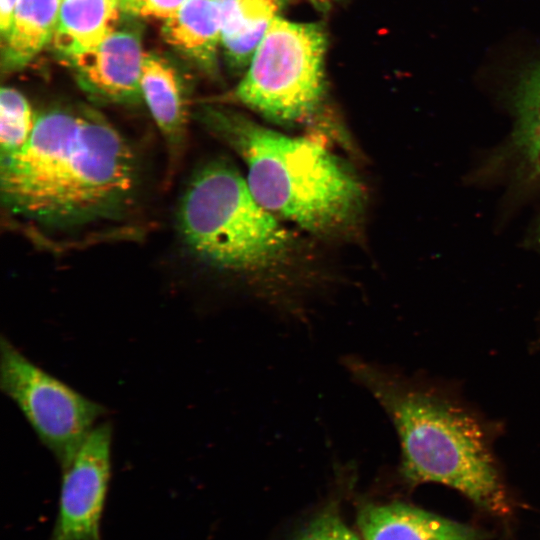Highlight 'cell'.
Listing matches in <instances>:
<instances>
[{
	"label": "cell",
	"instance_id": "6da1fadb",
	"mask_svg": "<svg viewBox=\"0 0 540 540\" xmlns=\"http://www.w3.org/2000/svg\"><path fill=\"white\" fill-rule=\"evenodd\" d=\"M140 186L132 146L103 115L86 107L37 113L28 142L0 159L4 210L39 236L119 221L136 205Z\"/></svg>",
	"mask_w": 540,
	"mask_h": 540
},
{
	"label": "cell",
	"instance_id": "7a4b0ae2",
	"mask_svg": "<svg viewBox=\"0 0 540 540\" xmlns=\"http://www.w3.org/2000/svg\"><path fill=\"white\" fill-rule=\"evenodd\" d=\"M343 364L390 417L409 483L443 484L487 512H510L488 434L476 416L433 387L376 362L349 355Z\"/></svg>",
	"mask_w": 540,
	"mask_h": 540
},
{
	"label": "cell",
	"instance_id": "3957f363",
	"mask_svg": "<svg viewBox=\"0 0 540 540\" xmlns=\"http://www.w3.org/2000/svg\"><path fill=\"white\" fill-rule=\"evenodd\" d=\"M197 120L240 157L252 194L280 220L323 237L343 235L359 223L364 188L323 144L224 108L204 107Z\"/></svg>",
	"mask_w": 540,
	"mask_h": 540
},
{
	"label": "cell",
	"instance_id": "277c9868",
	"mask_svg": "<svg viewBox=\"0 0 540 540\" xmlns=\"http://www.w3.org/2000/svg\"><path fill=\"white\" fill-rule=\"evenodd\" d=\"M186 248L216 269L256 279L281 278L295 259L296 242L282 220L254 197L232 164L213 160L197 169L177 208Z\"/></svg>",
	"mask_w": 540,
	"mask_h": 540
},
{
	"label": "cell",
	"instance_id": "5b68a950",
	"mask_svg": "<svg viewBox=\"0 0 540 540\" xmlns=\"http://www.w3.org/2000/svg\"><path fill=\"white\" fill-rule=\"evenodd\" d=\"M326 44L319 25L275 17L235 97L279 125L313 120L324 98Z\"/></svg>",
	"mask_w": 540,
	"mask_h": 540
},
{
	"label": "cell",
	"instance_id": "8992f818",
	"mask_svg": "<svg viewBox=\"0 0 540 540\" xmlns=\"http://www.w3.org/2000/svg\"><path fill=\"white\" fill-rule=\"evenodd\" d=\"M0 388L60 468L106 412L102 405L32 362L5 336L0 341Z\"/></svg>",
	"mask_w": 540,
	"mask_h": 540
},
{
	"label": "cell",
	"instance_id": "52a82bcc",
	"mask_svg": "<svg viewBox=\"0 0 540 540\" xmlns=\"http://www.w3.org/2000/svg\"><path fill=\"white\" fill-rule=\"evenodd\" d=\"M112 471V427L98 423L61 467L50 540H102L101 522Z\"/></svg>",
	"mask_w": 540,
	"mask_h": 540
},
{
	"label": "cell",
	"instance_id": "ba28073f",
	"mask_svg": "<svg viewBox=\"0 0 540 540\" xmlns=\"http://www.w3.org/2000/svg\"><path fill=\"white\" fill-rule=\"evenodd\" d=\"M137 32L115 31L99 46L68 60L77 80L90 96L115 104H138L145 58Z\"/></svg>",
	"mask_w": 540,
	"mask_h": 540
},
{
	"label": "cell",
	"instance_id": "9c48e42d",
	"mask_svg": "<svg viewBox=\"0 0 540 540\" xmlns=\"http://www.w3.org/2000/svg\"><path fill=\"white\" fill-rule=\"evenodd\" d=\"M357 523L365 540H478L465 524L408 504L368 503L360 507Z\"/></svg>",
	"mask_w": 540,
	"mask_h": 540
},
{
	"label": "cell",
	"instance_id": "30bf717a",
	"mask_svg": "<svg viewBox=\"0 0 540 540\" xmlns=\"http://www.w3.org/2000/svg\"><path fill=\"white\" fill-rule=\"evenodd\" d=\"M141 95L171 151L184 143L190 109L187 92L176 70L164 59L145 55L141 72Z\"/></svg>",
	"mask_w": 540,
	"mask_h": 540
},
{
	"label": "cell",
	"instance_id": "8fae6325",
	"mask_svg": "<svg viewBox=\"0 0 540 540\" xmlns=\"http://www.w3.org/2000/svg\"><path fill=\"white\" fill-rule=\"evenodd\" d=\"M121 11V0H61L54 48L68 59L96 48L116 31Z\"/></svg>",
	"mask_w": 540,
	"mask_h": 540
},
{
	"label": "cell",
	"instance_id": "7c38bea8",
	"mask_svg": "<svg viewBox=\"0 0 540 540\" xmlns=\"http://www.w3.org/2000/svg\"><path fill=\"white\" fill-rule=\"evenodd\" d=\"M509 148L526 179L540 182V59L518 75L510 93Z\"/></svg>",
	"mask_w": 540,
	"mask_h": 540
},
{
	"label": "cell",
	"instance_id": "4fadbf2b",
	"mask_svg": "<svg viewBox=\"0 0 540 540\" xmlns=\"http://www.w3.org/2000/svg\"><path fill=\"white\" fill-rule=\"evenodd\" d=\"M164 40L208 72L216 67L221 21L216 0H187L162 27Z\"/></svg>",
	"mask_w": 540,
	"mask_h": 540
},
{
	"label": "cell",
	"instance_id": "5bb4252c",
	"mask_svg": "<svg viewBox=\"0 0 540 540\" xmlns=\"http://www.w3.org/2000/svg\"><path fill=\"white\" fill-rule=\"evenodd\" d=\"M221 44L232 69L250 64L279 9L277 0H216Z\"/></svg>",
	"mask_w": 540,
	"mask_h": 540
},
{
	"label": "cell",
	"instance_id": "9a60e30c",
	"mask_svg": "<svg viewBox=\"0 0 540 540\" xmlns=\"http://www.w3.org/2000/svg\"><path fill=\"white\" fill-rule=\"evenodd\" d=\"M61 0H20L3 36L8 69L26 65L52 40Z\"/></svg>",
	"mask_w": 540,
	"mask_h": 540
},
{
	"label": "cell",
	"instance_id": "2e32d148",
	"mask_svg": "<svg viewBox=\"0 0 540 540\" xmlns=\"http://www.w3.org/2000/svg\"><path fill=\"white\" fill-rule=\"evenodd\" d=\"M37 114L25 96L11 87L0 93V159L18 152L30 139Z\"/></svg>",
	"mask_w": 540,
	"mask_h": 540
},
{
	"label": "cell",
	"instance_id": "e0dca14e",
	"mask_svg": "<svg viewBox=\"0 0 540 540\" xmlns=\"http://www.w3.org/2000/svg\"><path fill=\"white\" fill-rule=\"evenodd\" d=\"M296 540H359L335 509L327 508L300 531Z\"/></svg>",
	"mask_w": 540,
	"mask_h": 540
},
{
	"label": "cell",
	"instance_id": "ac0fdd59",
	"mask_svg": "<svg viewBox=\"0 0 540 540\" xmlns=\"http://www.w3.org/2000/svg\"><path fill=\"white\" fill-rule=\"evenodd\" d=\"M187 0H121L122 9L144 18L167 20L172 17Z\"/></svg>",
	"mask_w": 540,
	"mask_h": 540
},
{
	"label": "cell",
	"instance_id": "d6986e66",
	"mask_svg": "<svg viewBox=\"0 0 540 540\" xmlns=\"http://www.w3.org/2000/svg\"><path fill=\"white\" fill-rule=\"evenodd\" d=\"M20 0H1L0 4V29L4 36L11 24L13 14Z\"/></svg>",
	"mask_w": 540,
	"mask_h": 540
},
{
	"label": "cell",
	"instance_id": "ffe728a7",
	"mask_svg": "<svg viewBox=\"0 0 540 540\" xmlns=\"http://www.w3.org/2000/svg\"><path fill=\"white\" fill-rule=\"evenodd\" d=\"M533 242L540 248V217L533 233Z\"/></svg>",
	"mask_w": 540,
	"mask_h": 540
}]
</instances>
